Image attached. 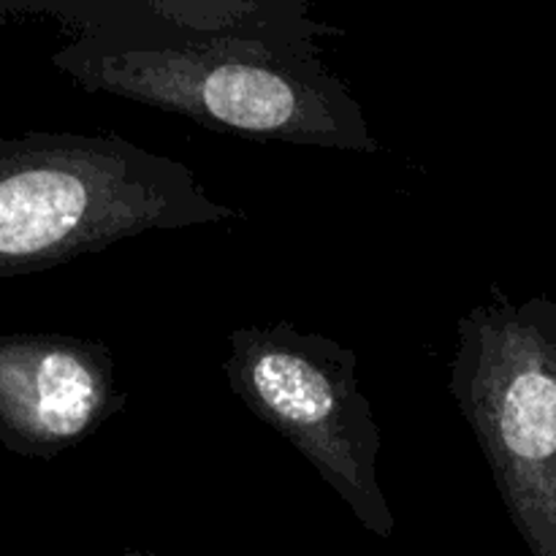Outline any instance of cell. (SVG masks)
<instances>
[{"label": "cell", "mask_w": 556, "mask_h": 556, "mask_svg": "<svg viewBox=\"0 0 556 556\" xmlns=\"http://www.w3.org/2000/svg\"><path fill=\"white\" fill-rule=\"evenodd\" d=\"M30 11L74 30L52 63L90 92L182 114L242 139L383 150L351 87L320 58V43L185 36L81 16L65 0H30Z\"/></svg>", "instance_id": "1"}, {"label": "cell", "mask_w": 556, "mask_h": 556, "mask_svg": "<svg viewBox=\"0 0 556 556\" xmlns=\"http://www.w3.org/2000/svg\"><path fill=\"white\" fill-rule=\"evenodd\" d=\"M239 217L193 168L119 136H0V277L68 264L147 231Z\"/></svg>", "instance_id": "2"}, {"label": "cell", "mask_w": 556, "mask_h": 556, "mask_svg": "<svg viewBox=\"0 0 556 556\" xmlns=\"http://www.w3.org/2000/svg\"><path fill=\"white\" fill-rule=\"evenodd\" d=\"M448 391L532 556H556V299L492 288L456 326Z\"/></svg>", "instance_id": "3"}, {"label": "cell", "mask_w": 556, "mask_h": 556, "mask_svg": "<svg viewBox=\"0 0 556 556\" xmlns=\"http://www.w3.org/2000/svg\"><path fill=\"white\" fill-rule=\"evenodd\" d=\"M223 369L248 410L318 470L358 525L391 541L394 514L378 481L383 434L358 389L353 348L277 320L231 331Z\"/></svg>", "instance_id": "4"}, {"label": "cell", "mask_w": 556, "mask_h": 556, "mask_svg": "<svg viewBox=\"0 0 556 556\" xmlns=\"http://www.w3.org/2000/svg\"><path fill=\"white\" fill-rule=\"evenodd\" d=\"M128 405L103 342L68 334L0 337V443L54 459Z\"/></svg>", "instance_id": "5"}, {"label": "cell", "mask_w": 556, "mask_h": 556, "mask_svg": "<svg viewBox=\"0 0 556 556\" xmlns=\"http://www.w3.org/2000/svg\"><path fill=\"white\" fill-rule=\"evenodd\" d=\"M96 20L136 22L206 38H250L275 43H320L340 27L309 14L307 0H65Z\"/></svg>", "instance_id": "6"}, {"label": "cell", "mask_w": 556, "mask_h": 556, "mask_svg": "<svg viewBox=\"0 0 556 556\" xmlns=\"http://www.w3.org/2000/svg\"><path fill=\"white\" fill-rule=\"evenodd\" d=\"M20 11H30L27 0H0V22L11 14H20Z\"/></svg>", "instance_id": "7"}, {"label": "cell", "mask_w": 556, "mask_h": 556, "mask_svg": "<svg viewBox=\"0 0 556 556\" xmlns=\"http://www.w3.org/2000/svg\"><path fill=\"white\" fill-rule=\"evenodd\" d=\"M117 556H157V554H147V552H125V554H117Z\"/></svg>", "instance_id": "8"}]
</instances>
